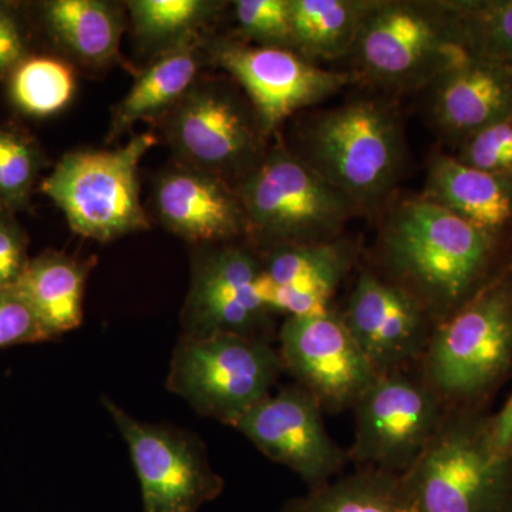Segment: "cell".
Wrapping results in <instances>:
<instances>
[{"instance_id":"obj_34","label":"cell","mask_w":512,"mask_h":512,"mask_svg":"<svg viewBox=\"0 0 512 512\" xmlns=\"http://www.w3.org/2000/svg\"><path fill=\"white\" fill-rule=\"evenodd\" d=\"M30 55L29 30L22 8L16 3L0 2V82H5Z\"/></svg>"},{"instance_id":"obj_29","label":"cell","mask_w":512,"mask_h":512,"mask_svg":"<svg viewBox=\"0 0 512 512\" xmlns=\"http://www.w3.org/2000/svg\"><path fill=\"white\" fill-rule=\"evenodd\" d=\"M45 153L26 128L0 126V208L10 212L29 210Z\"/></svg>"},{"instance_id":"obj_1","label":"cell","mask_w":512,"mask_h":512,"mask_svg":"<svg viewBox=\"0 0 512 512\" xmlns=\"http://www.w3.org/2000/svg\"><path fill=\"white\" fill-rule=\"evenodd\" d=\"M494 247L493 235L426 198L404 202L383 235L397 285L443 319L480 291Z\"/></svg>"},{"instance_id":"obj_21","label":"cell","mask_w":512,"mask_h":512,"mask_svg":"<svg viewBox=\"0 0 512 512\" xmlns=\"http://www.w3.org/2000/svg\"><path fill=\"white\" fill-rule=\"evenodd\" d=\"M89 265L62 252L30 258L15 291L25 299L49 339L79 328Z\"/></svg>"},{"instance_id":"obj_22","label":"cell","mask_w":512,"mask_h":512,"mask_svg":"<svg viewBox=\"0 0 512 512\" xmlns=\"http://www.w3.org/2000/svg\"><path fill=\"white\" fill-rule=\"evenodd\" d=\"M202 63L198 39L158 55L114 107L107 141L123 136L138 121L163 119L197 82Z\"/></svg>"},{"instance_id":"obj_30","label":"cell","mask_w":512,"mask_h":512,"mask_svg":"<svg viewBox=\"0 0 512 512\" xmlns=\"http://www.w3.org/2000/svg\"><path fill=\"white\" fill-rule=\"evenodd\" d=\"M234 18L245 43L292 50L289 0H238Z\"/></svg>"},{"instance_id":"obj_23","label":"cell","mask_w":512,"mask_h":512,"mask_svg":"<svg viewBox=\"0 0 512 512\" xmlns=\"http://www.w3.org/2000/svg\"><path fill=\"white\" fill-rule=\"evenodd\" d=\"M292 50L306 59H338L355 49L376 0H289Z\"/></svg>"},{"instance_id":"obj_9","label":"cell","mask_w":512,"mask_h":512,"mask_svg":"<svg viewBox=\"0 0 512 512\" xmlns=\"http://www.w3.org/2000/svg\"><path fill=\"white\" fill-rule=\"evenodd\" d=\"M161 120L178 164L225 183H238L265 157L254 109L225 84L198 79Z\"/></svg>"},{"instance_id":"obj_35","label":"cell","mask_w":512,"mask_h":512,"mask_svg":"<svg viewBox=\"0 0 512 512\" xmlns=\"http://www.w3.org/2000/svg\"><path fill=\"white\" fill-rule=\"evenodd\" d=\"M488 431L495 450L512 454V396L497 416L488 419Z\"/></svg>"},{"instance_id":"obj_15","label":"cell","mask_w":512,"mask_h":512,"mask_svg":"<svg viewBox=\"0 0 512 512\" xmlns=\"http://www.w3.org/2000/svg\"><path fill=\"white\" fill-rule=\"evenodd\" d=\"M322 412L315 397L296 384L266 397L232 427L269 460L316 488L330 483L348 460L326 431Z\"/></svg>"},{"instance_id":"obj_33","label":"cell","mask_w":512,"mask_h":512,"mask_svg":"<svg viewBox=\"0 0 512 512\" xmlns=\"http://www.w3.org/2000/svg\"><path fill=\"white\" fill-rule=\"evenodd\" d=\"M29 261L25 229L15 212L0 208V292L15 288Z\"/></svg>"},{"instance_id":"obj_10","label":"cell","mask_w":512,"mask_h":512,"mask_svg":"<svg viewBox=\"0 0 512 512\" xmlns=\"http://www.w3.org/2000/svg\"><path fill=\"white\" fill-rule=\"evenodd\" d=\"M136 470L144 512H198L224 491L204 443L194 434L134 419L109 397L101 399Z\"/></svg>"},{"instance_id":"obj_8","label":"cell","mask_w":512,"mask_h":512,"mask_svg":"<svg viewBox=\"0 0 512 512\" xmlns=\"http://www.w3.org/2000/svg\"><path fill=\"white\" fill-rule=\"evenodd\" d=\"M353 52L363 72L386 87L433 83L467 55L446 2H380L367 13Z\"/></svg>"},{"instance_id":"obj_6","label":"cell","mask_w":512,"mask_h":512,"mask_svg":"<svg viewBox=\"0 0 512 512\" xmlns=\"http://www.w3.org/2000/svg\"><path fill=\"white\" fill-rule=\"evenodd\" d=\"M284 363L265 339L181 336L171 357L167 387L202 417L234 426L278 382Z\"/></svg>"},{"instance_id":"obj_4","label":"cell","mask_w":512,"mask_h":512,"mask_svg":"<svg viewBox=\"0 0 512 512\" xmlns=\"http://www.w3.org/2000/svg\"><path fill=\"white\" fill-rule=\"evenodd\" d=\"M157 144L141 133L116 150H80L66 154L40 184L62 210L73 232L107 242L150 228L141 204L138 167Z\"/></svg>"},{"instance_id":"obj_36","label":"cell","mask_w":512,"mask_h":512,"mask_svg":"<svg viewBox=\"0 0 512 512\" xmlns=\"http://www.w3.org/2000/svg\"><path fill=\"white\" fill-rule=\"evenodd\" d=\"M508 66H510V70H511V73H512V63L508 64Z\"/></svg>"},{"instance_id":"obj_31","label":"cell","mask_w":512,"mask_h":512,"mask_svg":"<svg viewBox=\"0 0 512 512\" xmlns=\"http://www.w3.org/2000/svg\"><path fill=\"white\" fill-rule=\"evenodd\" d=\"M461 163L512 180V119L478 131L461 144Z\"/></svg>"},{"instance_id":"obj_17","label":"cell","mask_w":512,"mask_h":512,"mask_svg":"<svg viewBox=\"0 0 512 512\" xmlns=\"http://www.w3.org/2000/svg\"><path fill=\"white\" fill-rule=\"evenodd\" d=\"M154 210L168 231L194 244H222L248 234L237 192L220 178L184 165L158 175Z\"/></svg>"},{"instance_id":"obj_20","label":"cell","mask_w":512,"mask_h":512,"mask_svg":"<svg viewBox=\"0 0 512 512\" xmlns=\"http://www.w3.org/2000/svg\"><path fill=\"white\" fill-rule=\"evenodd\" d=\"M426 200L497 237L512 220V180L437 156L431 161Z\"/></svg>"},{"instance_id":"obj_27","label":"cell","mask_w":512,"mask_h":512,"mask_svg":"<svg viewBox=\"0 0 512 512\" xmlns=\"http://www.w3.org/2000/svg\"><path fill=\"white\" fill-rule=\"evenodd\" d=\"M5 82L12 106L35 119H46L66 109L77 87L72 64L59 57L33 53L15 67Z\"/></svg>"},{"instance_id":"obj_7","label":"cell","mask_w":512,"mask_h":512,"mask_svg":"<svg viewBox=\"0 0 512 512\" xmlns=\"http://www.w3.org/2000/svg\"><path fill=\"white\" fill-rule=\"evenodd\" d=\"M424 380L440 397L467 400L512 365V286L487 285L441 320L423 355Z\"/></svg>"},{"instance_id":"obj_14","label":"cell","mask_w":512,"mask_h":512,"mask_svg":"<svg viewBox=\"0 0 512 512\" xmlns=\"http://www.w3.org/2000/svg\"><path fill=\"white\" fill-rule=\"evenodd\" d=\"M262 264L235 245L211 248L195 256L183 312V336L229 335L262 338L272 312L259 295Z\"/></svg>"},{"instance_id":"obj_16","label":"cell","mask_w":512,"mask_h":512,"mask_svg":"<svg viewBox=\"0 0 512 512\" xmlns=\"http://www.w3.org/2000/svg\"><path fill=\"white\" fill-rule=\"evenodd\" d=\"M423 303L409 291L369 271L357 279L342 316L377 375L402 372L423 356L433 330Z\"/></svg>"},{"instance_id":"obj_19","label":"cell","mask_w":512,"mask_h":512,"mask_svg":"<svg viewBox=\"0 0 512 512\" xmlns=\"http://www.w3.org/2000/svg\"><path fill=\"white\" fill-rule=\"evenodd\" d=\"M37 19L53 43L70 59L93 69L116 62L123 35V10L106 0H46Z\"/></svg>"},{"instance_id":"obj_3","label":"cell","mask_w":512,"mask_h":512,"mask_svg":"<svg viewBox=\"0 0 512 512\" xmlns=\"http://www.w3.org/2000/svg\"><path fill=\"white\" fill-rule=\"evenodd\" d=\"M402 476L417 512H512V454L495 450L488 419H444Z\"/></svg>"},{"instance_id":"obj_2","label":"cell","mask_w":512,"mask_h":512,"mask_svg":"<svg viewBox=\"0 0 512 512\" xmlns=\"http://www.w3.org/2000/svg\"><path fill=\"white\" fill-rule=\"evenodd\" d=\"M248 222V234L261 247L335 241L357 208L286 148L265 154L234 187Z\"/></svg>"},{"instance_id":"obj_11","label":"cell","mask_w":512,"mask_h":512,"mask_svg":"<svg viewBox=\"0 0 512 512\" xmlns=\"http://www.w3.org/2000/svg\"><path fill=\"white\" fill-rule=\"evenodd\" d=\"M441 397L402 372L377 377L353 407L352 457L363 468L404 474L416 463L443 423Z\"/></svg>"},{"instance_id":"obj_13","label":"cell","mask_w":512,"mask_h":512,"mask_svg":"<svg viewBox=\"0 0 512 512\" xmlns=\"http://www.w3.org/2000/svg\"><path fill=\"white\" fill-rule=\"evenodd\" d=\"M279 342L284 369L315 397L323 412L353 409L379 377L336 313L289 316Z\"/></svg>"},{"instance_id":"obj_24","label":"cell","mask_w":512,"mask_h":512,"mask_svg":"<svg viewBox=\"0 0 512 512\" xmlns=\"http://www.w3.org/2000/svg\"><path fill=\"white\" fill-rule=\"evenodd\" d=\"M281 512H417L402 474L362 468L350 476L311 488Z\"/></svg>"},{"instance_id":"obj_18","label":"cell","mask_w":512,"mask_h":512,"mask_svg":"<svg viewBox=\"0 0 512 512\" xmlns=\"http://www.w3.org/2000/svg\"><path fill=\"white\" fill-rule=\"evenodd\" d=\"M433 83L434 120L461 143L484 128L512 119V73L507 63L467 53Z\"/></svg>"},{"instance_id":"obj_12","label":"cell","mask_w":512,"mask_h":512,"mask_svg":"<svg viewBox=\"0 0 512 512\" xmlns=\"http://www.w3.org/2000/svg\"><path fill=\"white\" fill-rule=\"evenodd\" d=\"M205 55L247 93L265 136L296 111L338 93L353 80L348 73L316 66L293 50L249 45L244 40H214Z\"/></svg>"},{"instance_id":"obj_28","label":"cell","mask_w":512,"mask_h":512,"mask_svg":"<svg viewBox=\"0 0 512 512\" xmlns=\"http://www.w3.org/2000/svg\"><path fill=\"white\" fill-rule=\"evenodd\" d=\"M446 6L470 55L512 63V0H461Z\"/></svg>"},{"instance_id":"obj_26","label":"cell","mask_w":512,"mask_h":512,"mask_svg":"<svg viewBox=\"0 0 512 512\" xmlns=\"http://www.w3.org/2000/svg\"><path fill=\"white\" fill-rule=\"evenodd\" d=\"M126 5L138 45L158 55L198 39L224 8L214 0H130Z\"/></svg>"},{"instance_id":"obj_32","label":"cell","mask_w":512,"mask_h":512,"mask_svg":"<svg viewBox=\"0 0 512 512\" xmlns=\"http://www.w3.org/2000/svg\"><path fill=\"white\" fill-rule=\"evenodd\" d=\"M50 340L35 313L15 289L0 292V349Z\"/></svg>"},{"instance_id":"obj_5","label":"cell","mask_w":512,"mask_h":512,"mask_svg":"<svg viewBox=\"0 0 512 512\" xmlns=\"http://www.w3.org/2000/svg\"><path fill=\"white\" fill-rule=\"evenodd\" d=\"M303 158L356 208L387 197L404 165L402 128L383 104L359 100L320 116Z\"/></svg>"},{"instance_id":"obj_25","label":"cell","mask_w":512,"mask_h":512,"mask_svg":"<svg viewBox=\"0 0 512 512\" xmlns=\"http://www.w3.org/2000/svg\"><path fill=\"white\" fill-rule=\"evenodd\" d=\"M353 254L339 241L269 249L262 275L272 285L322 293L332 299L352 266Z\"/></svg>"}]
</instances>
